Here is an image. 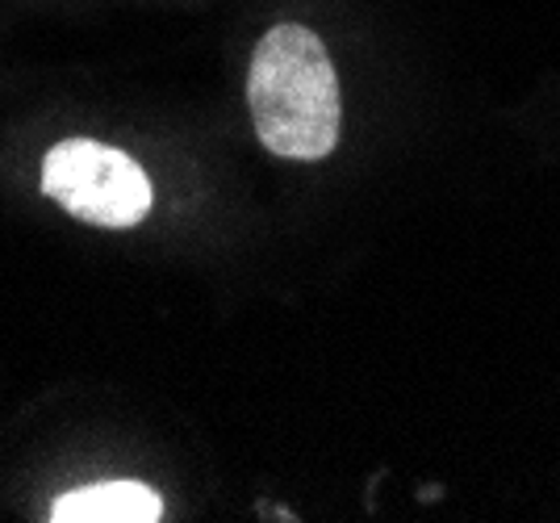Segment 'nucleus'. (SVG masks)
<instances>
[{
  "label": "nucleus",
  "mask_w": 560,
  "mask_h": 523,
  "mask_svg": "<svg viewBox=\"0 0 560 523\" xmlns=\"http://www.w3.org/2000/svg\"><path fill=\"white\" fill-rule=\"evenodd\" d=\"M247 101L259 143L280 160H323L339 143V80L305 25H277L259 38Z\"/></svg>",
  "instance_id": "nucleus-1"
},
{
  "label": "nucleus",
  "mask_w": 560,
  "mask_h": 523,
  "mask_svg": "<svg viewBox=\"0 0 560 523\" xmlns=\"http://www.w3.org/2000/svg\"><path fill=\"white\" fill-rule=\"evenodd\" d=\"M43 193L71 218L105 231L139 226L151 210V181L126 151L93 139H68L43 160Z\"/></svg>",
  "instance_id": "nucleus-2"
},
{
  "label": "nucleus",
  "mask_w": 560,
  "mask_h": 523,
  "mask_svg": "<svg viewBox=\"0 0 560 523\" xmlns=\"http://www.w3.org/2000/svg\"><path fill=\"white\" fill-rule=\"evenodd\" d=\"M164 502L142 481H96L55 499L47 520L55 523H155Z\"/></svg>",
  "instance_id": "nucleus-3"
}]
</instances>
